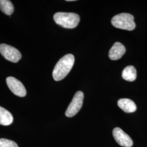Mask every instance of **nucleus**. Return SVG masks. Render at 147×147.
Listing matches in <instances>:
<instances>
[{
	"label": "nucleus",
	"mask_w": 147,
	"mask_h": 147,
	"mask_svg": "<svg viewBox=\"0 0 147 147\" xmlns=\"http://www.w3.org/2000/svg\"><path fill=\"white\" fill-rule=\"evenodd\" d=\"M8 87L14 94L24 97L26 95V90L24 84L19 80L13 77H8L6 79Z\"/></svg>",
	"instance_id": "nucleus-6"
},
{
	"label": "nucleus",
	"mask_w": 147,
	"mask_h": 147,
	"mask_svg": "<svg viewBox=\"0 0 147 147\" xmlns=\"http://www.w3.org/2000/svg\"><path fill=\"white\" fill-rule=\"evenodd\" d=\"M0 147H18L16 142L5 138L0 139Z\"/></svg>",
	"instance_id": "nucleus-13"
},
{
	"label": "nucleus",
	"mask_w": 147,
	"mask_h": 147,
	"mask_svg": "<svg viewBox=\"0 0 147 147\" xmlns=\"http://www.w3.org/2000/svg\"><path fill=\"white\" fill-rule=\"evenodd\" d=\"M75 57L72 54H68L61 58L53 69V78L56 81L64 79L73 67Z\"/></svg>",
	"instance_id": "nucleus-1"
},
{
	"label": "nucleus",
	"mask_w": 147,
	"mask_h": 147,
	"mask_svg": "<svg viewBox=\"0 0 147 147\" xmlns=\"http://www.w3.org/2000/svg\"><path fill=\"white\" fill-rule=\"evenodd\" d=\"M55 22L65 28H74L77 26L80 20L78 14L74 13L58 12L53 16Z\"/></svg>",
	"instance_id": "nucleus-2"
},
{
	"label": "nucleus",
	"mask_w": 147,
	"mask_h": 147,
	"mask_svg": "<svg viewBox=\"0 0 147 147\" xmlns=\"http://www.w3.org/2000/svg\"><path fill=\"white\" fill-rule=\"evenodd\" d=\"M13 122L12 115L8 110L0 106V124L2 125H9Z\"/></svg>",
	"instance_id": "nucleus-10"
},
{
	"label": "nucleus",
	"mask_w": 147,
	"mask_h": 147,
	"mask_svg": "<svg viewBox=\"0 0 147 147\" xmlns=\"http://www.w3.org/2000/svg\"><path fill=\"white\" fill-rule=\"evenodd\" d=\"M84 93L79 91L74 95L73 100L69 105L65 111V115L68 117H73L75 116L81 110L84 101Z\"/></svg>",
	"instance_id": "nucleus-4"
},
{
	"label": "nucleus",
	"mask_w": 147,
	"mask_h": 147,
	"mask_svg": "<svg viewBox=\"0 0 147 147\" xmlns=\"http://www.w3.org/2000/svg\"><path fill=\"white\" fill-rule=\"evenodd\" d=\"M0 53L6 59L13 63L18 62L21 58V53L18 49L5 44H0Z\"/></svg>",
	"instance_id": "nucleus-5"
},
{
	"label": "nucleus",
	"mask_w": 147,
	"mask_h": 147,
	"mask_svg": "<svg viewBox=\"0 0 147 147\" xmlns=\"http://www.w3.org/2000/svg\"><path fill=\"white\" fill-rule=\"evenodd\" d=\"M122 77L127 81H134L137 78V71L134 66L129 65L126 67L122 71Z\"/></svg>",
	"instance_id": "nucleus-11"
},
{
	"label": "nucleus",
	"mask_w": 147,
	"mask_h": 147,
	"mask_svg": "<svg viewBox=\"0 0 147 147\" xmlns=\"http://www.w3.org/2000/svg\"><path fill=\"white\" fill-rule=\"evenodd\" d=\"M118 105L123 111L126 113H132L137 110L135 103L129 99H121L118 101Z\"/></svg>",
	"instance_id": "nucleus-9"
},
{
	"label": "nucleus",
	"mask_w": 147,
	"mask_h": 147,
	"mask_svg": "<svg viewBox=\"0 0 147 147\" xmlns=\"http://www.w3.org/2000/svg\"><path fill=\"white\" fill-rule=\"evenodd\" d=\"M125 51V47L121 43L116 42L111 48L109 56L112 60H118L124 55Z\"/></svg>",
	"instance_id": "nucleus-8"
},
{
	"label": "nucleus",
	"mask_w": 147,
	"mask_h": 147,
	"mask_svg": "<svg viewBox=\"0 0 147 147\" xmlns=\"http://www.w3.org/2000/svg\"><path fill=\"white\" fill-rule=\"evenodd\" d=\"M111 23L116 28L128 31H132L136 27L134 16L129 13L116 15L112 19Z\"/></svg>",
	"instance_id": "nucleus-3"
},
{
	"label": "nucleus",
	"mask_w": 147,
	"mask_h": 147,
	"mask_svg": "<svg viewBox=\"0 0 147 147\" xmlns=\"http://www.w3.org/2000/svg\"><path fill=\"white\" fill-rule=\"evenodd\" d=\"M0 9L7 16H11L14 11V7L9 0H0Z\"/></svg>",
	"instance_id": "nucleus-12"
},
{
	"label": "nucleus",
	"mask_w": 147,
	"mask_h": 147,
	"mask_svg": "<svg viewBox=\"0 0 147 147\" xmlns=\"http://www.w3.org/2000/svg\"><path fill=\"white\" fill-rule=\"evenodd\" d=\"M113 136L117 143L121 146L131 147L133 145L131 138L119 127L113 129Z\"/></svg>",
	"instance_id": "nucleus-7"
}]
</instances>
